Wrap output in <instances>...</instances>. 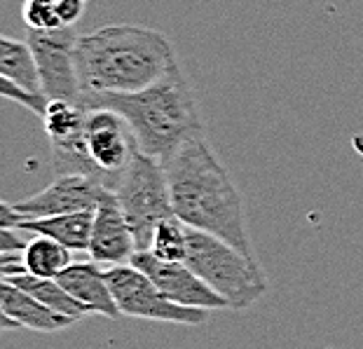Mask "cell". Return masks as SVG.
<instances>
[{"label":"cell","mask_w":363,"mask_h":349,"mask_svg":"<svg viewBox=\"0 0 363 349\" xmlns=\"http://www.w3.org/2000/svg\"><path fill=\"white\" fill-rule=\"evenodd\" d=\"M164 169L176 218L192 230L220 237L223 242L256 258L246 228L244 197L206 136H197L181 145Z\"/></svg>","instance_id":"cell-1"},{"label":"cell","mask_w":363,"mask_h":349,"mask_svg":"<svg viewBox=\"0 0 363 349\" xmlns=\"http://www.w3.org/2000/svg\"><path fill=\"white\" fill-rule=\"evenodd\" d=\"M78 80L84 94H129L157 82L179 64L162 31L111 24L78 38Z\"/></svg>","instance_id":"cell-2"},{"label":"cell","mask_w":363,"mask_h":349,"mask_svg":"<svg viewBox=\"0 0 363 349\" xmlns=\"http://www.w3.org/2000/svg\"><path fill=\"white\" fill-rule=\"evenodd\" d=\"M84 108H111L125 118L138 150L167 165L181 145L206 136L195 92L181 66L129 94H84Z\"/></svg>","instance_id":"cell-3"},{"label":"cell","mask_w":363,"mask_h":349,"mask_svg":"<svg viewBox=\"0 0 363 349\" xmlns=\"http://www.w3.org/2000/svg\"><path fill=\"white\" fill-rule=\"evenodd\" d=\"M185 265L228 300L233 312H244L267 293V277L256 258L220 237L188 228Z\"/></svg>","instance_id":"cell-4"},{"label":"cell","mask_w":363,"mask_h":349,"mask_svg":"<svg viewBox=\"0 0 363 349\" xmlns=\"http://www.w3.org/2000/svg\"><path fill=\"white\" fill-rule=\"evenodd\" d=\"M115 195H118L125 218L134 232L136 249L148 251L155 228L174 216L164 165L150 155L136 150L125 174L115 185Z\"/></svg>","instance_id":"cell-5"},{"label":"cell","mask_w":363,"mask_h":349,"mask_svg":"<svg viewBox=\"0 0 363 349\" xmlns=\"http://www.w3.org/2000/svg\"><path fill=\"white\" fill-rule=\"evenodd\" d=\"M106 279L111 284L113 298L118 302L120 312L125 316L179 326H202L208 316L206 309L185 307L169 300L155 286V282L131 262L111 265L106 270Z\"/></svg>","instance_id":"cell-6"},{"label":"cell","mask_w":363,"mask_h":349,"mask_svg":"<svg viewBox=\"0 0 363 349\" xmlns=\"http://www.w3.org/2000/svg\"><path fill=\"white\" fill-rule=\"evenodd\" d=\"M75 26L59 28H28L26 43L33 50L43 92L52 101H71L82 104V89L75 64Z\"/></svg>","instance_id":"cell-7"},{"label":"cell","mask_w":363,"mask_h":349,"mask_svg":"<svg viewBox=\"0 0 363 349\" xmlns=\"http://www.w3.org/2000/svg\"><path fill=\"white\" fill-rule=\"evenodd\" d=\"M106 185L89 176H57L45 190L19 201L0 204V228H12L17 221L48 218V216L94 211Z\"/></svg>","instance_id":"cell-8"},{"label":"cell","mask_w":363,"mask_h":349,"mask_svg":"<svg viewBox=\"0 0 363 349\" xmlns=\"http://www.w3.org/2000/svg\"><path fill=\"white\" fill-rule=\"evenodd\" d=\"M84 141H87L91 162L106 178V185L115 190L120 176L125 174L134 153L138 150L125 118L111 108H87Z\"/></svg>","instance_id":"cell-9"},{"label":"cell","mask_w":363,"mask_h":349,"mask_svg":"<svg viewBox=\"0 0 363 349\" xmlns=\"http://www.w3.org/2000/svg\"><path fill=\"white\" fill-rule=\"evenodd\" d=\"M131 265H136L141 272L148 275L157 289L179 305L206 309V312L230 309L228 300L218 296L211 286H206L183 260H162L150 251H136L134 258H131Z\"/></svg>","instance_id":"cell-10"},{"label":"cell","mask_w":363,"mask_h":349,"mask_svg":"<svg viewBox=\"0 0 363 349\" xmlns=\"http://www.w3.org/2000/svg\"><path fill=\"white\" fill-rule=\"evenodd\" d=\"M136 239L131 225L125 218L120 199L115 190H104L94 209V225H91L89 258L99 265H127L136 253Z\"/></svg>","instance_id":"cell-11"},{"label":"cell","mask_w":363,"mask_h":349,"mask_svg":"<svg viewBox=\"0 0 363 349\" xmlns=\"http://www.w3.org/2000/svg\"><path fill=\"white\" fill-rule=\"evenodd\" d=\"M0 319H3V331L28 328L35 333H59L78 323L73 316L54 312L52 307L43 305L40 300L10 282L0 284Z\"/></svg>","instance_id":"cell-12"},{"label":"cell","mask_w":363,"mask_h":349,"mask_svg":"<svg viewBox=\"0 0 363 349\" xmlns=\"http://www.w3.org/2000/svg\"><path fill=\"white\" fill-rule=\"evenodd\" d=\"M0 279L24 289L35 300H40L43 305L52 307L54 312L73 316L75 321H80L84 316L91 314L80 300H75L71 293L57 282V279L30 275L24 267V258H19V253H0Z\"/></svg>","instance_id":"cell-13"},{"label":"cell","mask_w":363,"mask_h":349,"mask_svg":"<svg viewBox=\"0 0 363 349\" xmlns=\"http://www.w3.org/2000/svg\"><path fill=\"white\" fill-rule=\"evenodd\" d=\"M57 282L71 293L75 300H80L91 314H101L108 319L122 316L118 302L113 298L111 284L106 279V270L99 267L96 260L71 262L64 272L57 277Z\"/></svg>","instance_id":"cell-14"},{"label":"cell","mask_w":363,"mask_h":349,"mask_svg":"<svg viewBox=\"0 0 363 349\" xmlns=\"http://www.w3.org/2000/svg\"><path fill=\"white\" fill-rule=\"evenodd\" d=\"M91 225H94V211H75L48 216V218H26L12 225L14 230L28 232V235H45L57 239L71 251H89Z\"/></svg>","instance_id":"cell-15"},{"label":"cell","mask_w":363,"mask_h":349,"mask_svg":"<svg viewBox=\"0 0 363 349\" xmlns=\"http://www.w3.org/2000/svg\"><path fill=\"white\" fill-rule=\"evenodd\" d=\"M0 75L24 89L43 92L33 50L26 40H14L10 35L0 38Z\"/></svg>","instance_id":"cell-16"},{"label":"cell","mask_w":363,"mask_h":349,"mask_svg":"<svg viewBox=\"0 0 363 349\" xmlns=\"http://www.w3.org/2000/svg\"><path fill=\"white\" fill-rule=\"evenodd\" d=\"M71 249L59 244L57 239H50L45 235H30V242L26 244L24 253V267L35 277H50L57 279L64 270L71 265Z\"/></svg>","instance_id":"cell-17"},{"label":"cell","mask_w":363,"mask_h":349,"mask_svg":"<svg viewBox=\"0 0 363 349\" xmlns=\"http://www.w3.org/2000/svg\"><path fill=\"white\" fill-rule=\"evenodd\" d=\"M84 120H87V108L82 104L50 99L48 113L43 115L45 134H48L50 143L71 141L84 131Z\"/></svg>","instance_id":"cell-18"},{"label":"cell","mask_w":363,"mask_h":349,"mask_svg":"<svg viewBox=\"0 0 363 349\" xmlns=\"http://www.w3.org/2000/svg\"><path fill=\"white\" fill-rule=\"evenodd\" d=\"M150 253L162 260H185L188 253V225L181 223L176 216L162 221L150 239Z\"/></svg>","instance_id":"cell-19"},{"label":"cell","mask_w":363,"mask_h":349,"mask_svg":"<svg viewBox=\"0 0 363 349\" xmlns=\"http://www.w3.org/2000/svg\"><path fill=\"white\" fill-rule=\"evenodd\" d=\"M0 94H3L5 99L14 101V104L24 106L26 111H30L33 115H38L40 120H43V115L48 113L50 99H48V94H45V92H30V89H24V87H19V84H14V82L5 80V77H3V82H0Z\"/></svg>","instance_id":"cell-20"},{"label":"cell","mask_w":363,"mask_h":349,"mask_svg":"<svg viewBox=\"0 0 363 349\" xmlns=\"http://www.w3.org/2000/svg\"><path fill=\"white\" fill-rule=\"evenodd\" d=\"M24 21L28 28H59V14H57V0H26L24 3Z\"/></svg>","instance_id":"cell-21"},{"label":"cell","mask_w":363,"mask_h":349,"mask_svg":"<svg viewBox=\"0 0 363 349\" xmlns=\"http://www.w3.org/2000/svg\"><path fill=\"white\" fill-rule=\"evenodd\" d=\"M84 3L87 0H57V14L61 26H75L84 14Z\"/></svg>","instance_id":"cell-22"},{"label":"cell","mask_w":363,"mask_h":349,"mask_svg":"<svg viewBox=\"0 0 363 349\" xmlns=\"http://www.w3.org/2000/svg\"><path fill=\"white\" fill-rule=\"evenodd\" d=\"M28 242H21L19 230L0 228V253H24Z\"/></svg>","instance_id":"cell-23"},{"label":"cell","mask_w":363,"mask_h":349,"mask_svg":"<svg viewBox=\"0 0 363 349\" xmlns=\"http://www.w3.org/2000/svg\"><path fill=\"white\" fill-rule=\"evenodd\" d=\"M328 349H333V347H328Z\"/></svg>","instance_id":"cell-24"},{"label":"cell","mask_w":363,"mask_h":349,"mask_svg":"<svg viewBox=\"0 0 363 349\" xmlns=\"http://www.w3.org/2000/svg\"><path fill=\"white\" fill-rule=\"evenodd\" d=\"M24 3H26V0H24Z\"/></svg>","instance_id":"cell-25"}]
</instances>
